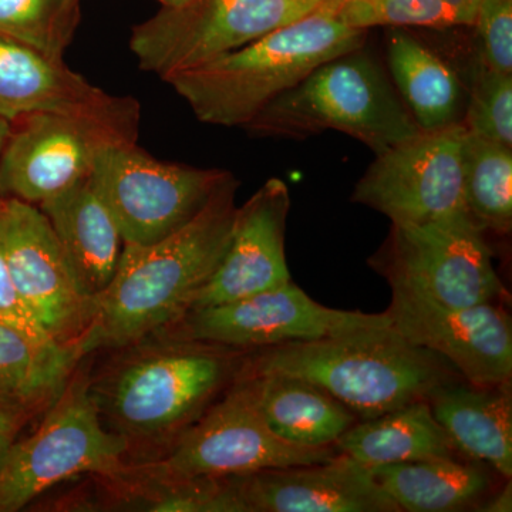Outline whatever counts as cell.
<instances>
[{"label":"cell","instance_id":"cell-28","mask_svg":"<svg viewBox=\"0 0 512 512\" xmlns=\"http://www.w3.org/2000/svg\"><path fill=\"white\" fill-rule=\"evenodd\" d=\"M80 0H0V35L63 60L80 20Z\"/></svg>","mask_w":512,"mask_h":512},{"label":"cell","instance_id":"cell-22","mask_svg":"<svg viewBox=\"0 0 512 512\" xmlns=\"http://www.w3.org/2000/svg\"><path fill=\"white\" fill-rule=\"evenodd\" d=\"M387 64L394 89L420 130L461 123L464 92L456 72L406 28H389Z\"/></svg>","mask_w":512,"mask_h":512},{"label":"cell","instance_id":"cell-16","mask_svg":"<svg viewBox=\"0 0 512 512\" xmlns=\"http://www.w3.org/2000/svg\"><path fill=\"white\" fill-rule=\"evenodd\" d=\"M0 156V197L39 205L87 180L97 153L128 141L96 121L39 113L16 120Z\"/></svg>","mask_w":512,"mask_h":512},{"label":"cell","instance_id":"cell-15","mask_svg":"<svg viewBox=\"0 0 512 512\" xmlns=\"http://www.w3.org/2000/svg\"><path fill=\"white\" fill-rule=\"evenodd\" d=\"M39 113L96 121L124 140L137 141L141 107L133 97L94 86L63 60L0 35V117L15 123Z\"/></svg>","mask_w":512,"mask_h":512},{"label":"cell","instance_id":"cell-17","mask_svg":"<svg viewBox=\"0 0 512 512\" xmlns=\"http://www.w3.org/2000/svg\"><path fill=\"white\" fill-rule=\"evenodd\" d=\"M239 512H402L365 464L345 454L326 463L228 477Z\"/></svg>","mask_w":512,"mask_h":512},{"label":"cell","instance_id":"cell-1","mask_svg":"<svg viewBox=\"0 0 512 512\" xmlns=\"http://www.w3.org/2000/svg\"><path fill=\"white\" fill-rule=\"evenodd\" d=\"M111 352L96 372L90 370L93 402L104 427L126 441L128 456L146 448L150 457L154 448L153 458L234 382L245 355L161 332Z\"/></svg>","mask_w":512,"mask_h":512},{"label":"cell","instance_id":"cell-18","mask_svg":"<svg viewBox=\"0 0 512 512\" xmlns=\"http://www.w3.org/2000/svg\"><path fill=\"white\" fill-rule=\"evenodd\" d=\"M289 211L291 192L281 178H269L237 208L227 252L190 311L237 301L292 281L285 255Z\"/></svg>","mask_w":512,"mask_h":512},{"label":"cell","instance_id":"cell-7","mask_svg":"<svg viewBox=\"0 0 512 512\" xmlns=\"http://www.w3.org/2000/svg\"><path fill=\"white\" fill-rule=\"evenodd\" d=\"M231 174L157 160L137 141H110L97 153L89 183L124 244L148 245L188 224Z\"/></svg>","mask_w":512,"mask_h":512},{"label":"cell","instance_id":"cell-4","mask_svg":"<svg viewBox=\"0 0 512 512\" xmlns=\"http://www.w3.org/2000/svg\"><path fill=\"white\" fill-rule=\"evenodd\" d=\"M366 29L346 25L329 5L164 82L202 123L245 127L320 64L365 46Z\"/></svg>","mask_w":512,"mask_h":512},{"label":"cell","instance_id":"cell-29","mask_svg":"<svg viewBox=\"0 0 512 512\" xmlns=\"http://www.w3.org/2000/svg\"><path fill=\"white\" fill-rule=\"evenodd\" d=\"M461 123L474 136L512 147V74L476 59Z\"/></svg>","mask_w":512,"mask_h":512},{"label":"cell","instance_id":"cell-26","mask_svg":"<svg viewBox=\"0 0 512 512\" xmlns=\"http://www.w3.org/2000/svg\"><path fill=\"white\" fill-rule=\"evenodd\" d=\"M464 198L468 214L483 231L510 234L512 147L466 130L463 148Z\"/></svg>","mask_w":512,"mask_h":512},{"label":"cell","instance_id":"cell-8","mask_svg":"<svg viewBox=\"0 0 512 512\" xmlns=\"http://www.w3.org/2000/svg\"><path fill=\"white\" fill-rule=\"evenodd\" d=\"M338 454L333 446L299 447L276 437L262 419L247 380L237 375L220 402L212 403L163 454L140 463L161 476L188 480L309 466Z\"/></svg>","mask_w":512,"mask_h":512},{"label":"cell","instance_id":"cell-32","mask_svg":"<svg viewBox=\"0 0 512 512\" xmlns=\"http://www.w3.org/2000/svg\"><path fill=\"white\" fill-rule=\"evenodd\" d=\"M35 416L39 414L32 410L0 404V461L6 456L12 444L19 439L26 424Z\"/></svg>","mask_w":512,"mask_h":512},{"label":"cell","instance_id":"cell-21","mask_svg":"<svg viewBox=\"0 0 512 512\" xmlns=\"http://www.w3.org/2000/svg\"><path fill=\"white\" fill-rule=\"evenodd\" d=\"M238 376L247 380L256 407L266 426L279 439L293 446L332 447L357 423L345 404L308 380L264 373Z\"/></svg>","mask_w":512,"mask_h":512},{"label":"cell","instance_id":"cell-31","mask_svg":"<svg viewBox=\"0 0 512 512\" xmlns=\"http://www.w3.org/2000/svg\"><path fill=\"white\" fill-rule=\"evenodd\" d=\"M0 320L39 342H56L23 301L0 251ZM57 343V342H56Z\"/></svg>","mask_w":512,"mask_h":512},{"label":"cell","instance_id":"cell-9","mask_svg":"<svg viewBox=\"0 0 512 512\" xmlns=\"http://www.w3.org/2000/svg\"><path fill=\"white\" fill-rule=\"evenodd\" d=\"M318 6L308 0H191L163 8L131 32L143 72L161 80L227 55L289 25Z\"/></svg>","mask_w":512,"mask_h":512},{"label":"cell","instance_id":"cell-6","mask_svg":"<svg viewBox=\"0 0 512 512\" xmlns=\"http://www.w3.org/2000/svg\"><path fill=\"white\" fill-rule=\"evenodd\" d=\"M84 359L37 429L16 440L0 461V512L25 510L70 478L109 476L130 463L126 441L100 419Z\"/></svg>","mask_w":512,"mask_h":512},{"label":"cell","instance_id":"cell-14","mask_svg":"<svg viewBox=\"0 0 512 512\" xmlns=\"http://www.w3.org/2000/svg\"><path fill=\"white\" fill-rule=\"evenodd\" d=\"M386 313L396 332L446 359L467 383L485 387L511 382L512 323L500 303L447 308L392 286Z\"/></svg>","mask_w":512,"mask_h":512},{"label":"cell","instance_id":"cell-35","mask_svg":"<svg viewBox=\"0 0 512 512\" xmlns=\"http://www.w3.org/2000/svg\"><path fill=\"white\" fill-rule=\"evenodd\" d=\"M163 3V8H181V6L187 5L191 0H160Z\"/></svg>","mask_w":512,"mask_h":512},{"label":"cell","instance_id":"cell-34","mask_svg":"<svg viewBox=\"0 0 512 512\" xmlns=\"http://www.w3.org/2000/svg\"><path fill=\"white\" fill-rule=\"evenodd\" d=\"M12 130V121L6 120L5 117H0V156H2L6 144H8L10 136H12Z\"/></svg>","mask_w":512,"mask_h":512},{"label":"cell","instance_id":"cell-13","mask_svg":"<svg viewBox=\"0 0 512 512\" xmlns=\"http://www.w3.org/2000/svg\"><path fill=\"white\" fill-rule=\"evenodd\" d=\"M0 251L23 301L50 338L79 349L94 301L77 284L52 225L37 205L0 197Z\"/></svg>","mask_w":512,"mask_h":512},{"label":"cell","instance_id":"cell-27","mask_svg":"<svg viewBox=\"0 0 512 512\" xmlns=\"http://www.w3.org/2000/svg\"><path fill=\"white\" fill-rule=\"evenodd\" d=\"M353 28L473 26L480 0H348L326 3Z\"/></svg>","mask_w":512,"mask_h":512},{"label":"cell","instance_id":"cell-23","mask_svg":"<svg viewBox=\"0 0 512 512\" xmlns=\"http://www.w3.org/2000/svg\"><path fill=\"white\" fill-rule=\"evenodd\" d=\"M333 447L367 467L463 456L434 419L427 399L357 421Z\"/></svg>","mask_w":512,"mask_h":512},{"label":"cell","instance_id":"cell-20","mask_svg":"<svg viewBox=\"0 0 512 512\" xmlns=\"http://www.w3.org/2000/svg\"><path fill=\"white\" fill-rule=\"evenodd\" d=\"M427 402L458 453L511 480V382L483 387L458 380L434 389Z\"/></svg>","mask_w":512,"mask_h":512},{"label":"cell","instance_id":"cell-10","mask_svg":"<svg viewBox=\"0 0 512 512\" xmlns=\"http://www.w3.org/2000/svg\"><path fill=\"white\" fill-rule=\"evenodd\" d=\"M373 266L389 281L447 306L470 308L505 298L484 231L471 217L392 224Z\"/></svg>","mask_w":512,"mask_h":512},{"label":"cell","instance_id":"cell-30","mask_svg":"<svg viewBox=\"0 0 512 512\" xmlns=\"http://www.w3.org/2000/svg\"><path fill=\"white\" fill-rule=\"evenodd\" d=\"M473 26L477 59L490 69L512 74V0H480Z\"/></svg>","mask_w":512,"mask_h":512},{"label":"cell","instance_id":"cell-25","mask_svg":"<svg viewBox=\"0 0 512 512\" xmlns=\"http://www.w3.org/2000/svg\"><path fill=\"white\" fill-rule=\"evenodd\" d=\"M82 360L76 346L39 342L0 320V404L45 413Z\"/></svg>","mask_w":512,"mask_h":512},{"label":"cell","instance_id":"cell-11","mask_svg":"<svg viewBox=\"0 0 512 512\" xmlns=\"http://www.w3.org/2000/svg\"><path fill=\"white\" fill-rule=\"evenodd\" d=\"M463 123L423 131L376 154L352 201L392 224L421 225L470 217L464 198Z\"/></svg>","mask_w":512,"mask_h":512},{"label":"cell","instance_id":"cell-33","mask_svg":"<svg viewBox=\"0 0 512 512\" xmlns=\"http://www.w3.org/2000/svg\"><path fill=\"white\" fill-rule=\"evenodd\" d=\"M480 511L485 512H511L512 511V485L510 481L493 495L487 503L483 504Z\"/></svg>","mask_w":512,"mask_h":512},{"label":"cell","instance_id":"cell-5","mask_svg":"<svg viewBox=\"0 0 512 512\" xmlns=\"http://www.w3.org/2000/svg\"><path fill=\"white\" fill-rule=\"evenodd\" d=\"M242 128L255 137L291 140L340 131L375 156L421 131L365 46L320 64Z\"/></svg>","mask_w":512,"mask_h":512},{"label":"cell","instance_id":"cell-19","mask_svg":"<svg viewBox=\"0 0 512 512\" xmlns=\"http://www.w3.org/2000/svg\"><path fill=\"white\" fill-rule=\"evenodd\" d=\"M62 245L77 284L94 299L113 281L124 239L89 178L37 205Z\"/></svg>","mask_w":512,"mask_h":512},{"label":"cell","instance_id":"cell-36","mask_svg":"<svg viewBox=\"0 0 512 512\" xmlns=\"http://www.w3.org/2000/svg\"><path fill=\"white\" fill-rule=\"evenodd\" d=\"M308 2L313 3V5L320 6L326 5V3L348 2V0H308Z\"/></svg>","mask_w":512,"mask_h":512},{"label":"cell","instance_id":"cell-24","mask_svg":"<svg viewBox=\"0 0 512 512\" xmlns=\"http://www.w3.org/2000/svg\"><path fill=\"white\" fill-rule=\"evenodd\" d=\"M485 464L461 457L372 466L384 493L407 512H453L477 507L493 481Z\"/></svg>","mask_w":512,"mask_h":512},{"label":"cell","instance_id":"cell-3","mask_svg":"<svg viewBox=\"0 0 512 512\" xmlns=\"http://www.w3.org/2000/svg\"><path fill=\"white\" fill-rule=\"evenodd\" d=\"M239 373L299 377L322 387L362 420L375 419L464 380L446 359L390 325L245 352Z\"/></svg>","mask_w":512,"mask_h":512},{"label":"cell","instance_id":"cell-2","mask_svg":"<svg viewBox=\"0 0 512 512\" xmlns=\"http://www.w3.org/2000/svg\"><path fill=\"white\" fill-rule=\"evenodd\" d=\"M237 190L231 174L184 227L154 244H124L113 281L94 299L79 343L83 359L146 338L190 311L227 252Z\"/></svg>","mask_w":512,"mask_h":512},{"label":"cell","instance_id":"cell-12","mask_svg":"<svg viewBox=\"0 0 512 512\" xmlns=\"http://www.w3.org/2000/svg\"><path fill=\"white\" fill-rule=\"evenodd\" d=\"M390 323L386 312L340 311L320 305L291 281L237 301L188 311L183 318L158 332L251 352L286 343L332 338L340 333Z\"/></svg>","mask_w":512,"mask_h":512}]
</instances>
